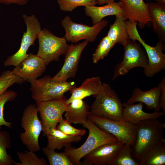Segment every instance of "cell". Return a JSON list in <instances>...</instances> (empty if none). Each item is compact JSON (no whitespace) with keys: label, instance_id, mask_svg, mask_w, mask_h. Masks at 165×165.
<instances>
[{"label":"cell","instance_id":"1","mask_svg":"<svg viewBox=\"0 0 165 165\" xmlns=\"http://www.w3.org/2000/svg\"><path fill=\"white\" fill-rule=\"evenodd\" d=\"M135 124L136 138L132 152L139 163L150 150L158 144L165 142L163 130L165 123L158 119H152Z\"/></svg>","mask_w":165,"mask_h":165},{"label":"cell","instance_id":"2","mask_svg":"<svg viewBox=\"0 0 165 165\" xmlns=\"http://www.w3.org/2000/svg\"><path fill=\"white\" fill-rule=\"evenodd\" d=\"M82 125L89 130L86 141L77 148L71 145L66 147L63 152L73 165H81V159L98 146L118 141L114 135L99 128L89 118Z\"/></svg>","mask_w":165,"mask_h":165},{"label":"cell","instance_id":"3","mask_svg":"<svg viewBox=\"0 0 165 165\" xmlns=\"http://www.w3.org/2000/svg\"><path fill=\"white\" fill-rule=\"evenodd\" d=\"M94 97L90 108V114L116 121L123 120V104L110 85L103 83L101 90Z\"/></svg>","mask_w":165,"mask_h":165},{"label":"cell","instance_id":"4","mask_svg":"<svg viewBox=\"0 0 165 165\" xmlns=\"http://www.w3.org/2000/svg\"><path fill=\"white\" fill-rule=\"evenodd\" d=\"M31 97L35 101H45L65 99L64 94L76 86L74 81L54 82L46 75L29 81Z\"/></svg>","mask_w":165,"mask_h":165},{"label":"cell","instance_id":"5","mask_svg":"<svg viewBox=\"0 0 165 165\" xmlns=\"http://www.w3.org/2000/svg\"><path fill=\"white\" fill-rule=\"evenodd\" d=\"M38 112L36 105L30 104L24 109L21 121V126L24 132L20 134V140L28 150L34 152L40 149L38 139L42 130L41 121L38 116Z\"/></svg>","mask_w":165,"mask_h":165},{"label":"cell","instance_id":"6","mask_svg":"<svg viewBox=\"0 0 165 165\" xmlns=\"http://www.w3.org/2000/svg\"><path fill=\"white\" fill-rule=\"evenodd\" d=\"M38 38L39 46L37 55L47 65L53 61H58L61 56L66 53L70 46L64 36L57 37L46 28L41 30Z\"/></svg>","mask_w":165,"mask_h":165},{"label":"cell","instance_id":"7","mask_svg":"<svg viewBox=\"0 0 165 165\" xmlns=\"http://www.w3.org/2000/svg\"><path fill=\"white\" fill-rule=\"evenodd\" d=\"M136 40H130L124 46L123 60L116 65L114 69L112 80L124 75L136 67L145 68L148 64L146 53Z\"/></svg>","mask_w":165,"mask_h":165},{"label":"cell","instance_id":"8","mask_svg":"<svg viewBox=\"0 0 165 165\" xmlns=\"http://www.w3.org/2000/svg\"><path fill=\"white\" fill-rule=\"evenodd\" d=\"M88 118L98 127L115 137L124 144L133 146L136 138L135 124L124 120L117 121L90 114Z\"/></svg>","mask_w":165,"mask_h":165},{"label":"cell","instance_id":"9","mask_svg":"<svg viewBox=\"0 0 165 165\" xmlns=\"http://www.w3.org/2000/svg\"><path fill=\"white\" fill-rule=\"evenodd\" d=\"M23 17L26 25V31L24 33L19 50L13 55L8 57L4 61L5 66H16L26 59L28 56L27 51L29 48L34 45L42 30L40 23L35 15L28 16L24 14Z\"/></svg>","mask_w":165,"mask_h":165},{"label":"cell","instance_id":"10","mask_svg":"<svg viewBox=\"0 0 165 165\" xmlns=\"http://www.w3.org/2000/svg\"><path fill=\"white\" fill-rule=\"evenodd\" d=\"M61 24L65 31L64 37L67 41L76 43L79 41L85 40L93 42L100 32L108 24V21L104 19L92 26L73 22L68 16L64 17Z\"/></svg>","mask_w":165,"mask_h":165},{"label":"cell","instance_id":"11","mask_svg":"<svg viewBox=\"0 0 165 165\" xmlns=\"http://www.w3.org/2000/svg\"><path fill=\"white\" fill-rule=\"evenodd\" d=\"M66 99L45 101H36V105L40 114L43 135L46 136L50 130L56 128L65 112Z\"/></svg>","mask_w":165,"mask_h":165},{"label":"cell","instance_id":"12","mask_svg":"<svg viewBox=\"0 0 165 165\" xmlns=\"http://www.w3.org/2000/svg\"><path fill=\"white\" fill-rule=\"evenodd\" d=\"M88 42L85 40L76 45L72 44L65 54L64 64L60 71L53 77L52 81L59 82L66 81L75 77L78 71L79 64L83 50Z\"/></svg>","mask_w":165,"mask_h":165},{"label":"cell","instance_id":"13","mask_svg":"<svg viewBox=\"0 0 165 165\" xmlns=\"http://www.w3.org/2000/svg\"><path fill=\"white\" fill-rule=\"evenodd\" d=\"M46 65L40 57L30 53L28 57L15 66L12 71L25 81L29 82L41 76L46 71Z\"/></svg>","mask_w":165,"mask_h":165},{"label":"cell","instance_id":"14","mask_svg":"<svg viewBox=\"0 0 165 165\" xmlns=\"http://www.w3.org/2000/svg\"><path fill=\"white\" fill-rule=\"evenodd\" d=\"M147 56L148 64L144 69L145 75L152 78L156 74L165 69V54L163 52L165 45L162 42L159 41L154 46L149 45L145 41L141 42Z\"/></svg>","mask_w":165,"mask_h":165},{"label":"cell","instance_id":"15","mask_svg":"<svg viewBox=\"0 0 165 165\" xmlns=\"http://www.w3.org/2000/svg\"><path fill=\"white\" fill-rule=\"evenodd\" d=\"M123 144L118 141L101 145L84 156V160L81 164L109 165L117 151Z\"/></svg>","mask_w":165,"mask_h":165},{"label":"cell","instance_id":"16","mask_svg":"<svg viewBox=\"0 0 165 165\" xmlns=\"http://www.w3.org/2000/svg\"><path fill=\"white\" fill-rule=\"evenodd\" d=\"M123 5L127 20L136 21L140 28L151 23L147 3L144 0H119Z\"/></svg>","mask_w":165,"mask_h":165},{"label":"cell","instance_id":"17","mask_svg":"<svg viewBox=\"0 0 165 165\" xmlns=\"http://www.w3.org/2000/svg\"><path fill=\"white\" fill-rule=\"evenodd\" d=\"M84 10L85 14L91 17L93 25L100 22L105 17L108 16H124L123 5L120 1H115L101 6H85Z\"/></svg>","mask_w":165,"mask_h":165},{"label":"cell","instance_id":"18","mask_svg":"<svg viewBox=\"0 0 165 165\" xmlns=\"http://www.w3.org/2000/svg\"><path fill=\"white\" fill-rule=\"evenodd\" d=\"M123 104V120L133 124L144 120L158 119L165 115L164 112H155L152 113L144 112L143 110L144 103L139 102L137 104H129L126 102Z\"/></svg>","mask_w":165,"mask_h":165},{"label":"cell","instance_id":"19","mask_svg":"<svg viewBox=\"0 0 165 165\" xmlns=\"http://www.w3.org/2000/svg\"><path fill=\"white\" fill-rule=\"evenodd\" d=\"M160 95V91L158 86L145 91L136 87L133 90L131 97L126 102L129 104L136 102H142L145 104L147 109L159 112L160 109L159 105Z\"/></svg>","mask_w":165,"mask_h":165},{"label":"cell","instance_id":"20","mask_svg":"<svg viewBox=\"0 0 165 165\" xmlns=\"http://www.w3.org/2000/svg\"><path fill=\"white\" fill-rule=\"evenodd\" d=\"M102 83L100 78L98 76L87 78L78 87H76L70 91L71 94L70 97L65 101L67 105L74 100L83 99L88 97H95L101 90Z\"/></svg>","mask_w":165,"mask_h":165},{"label":"cell","instance_id":"21","mask_svg":"<svg viewBox=\"0 0 165 165\" xmlns=\"http://www.w3.org/2000/svg\"><path fill=\"white\" fill-rule=\"evenodd\" d=\"M64 116L70 123L82 124L90 114V108L86 101L81 99L72 101L66 105Z\"/></svg>","mask_w":165,"mask_h":165},{"label":"cell","instance_id":"22","mask_svg":"<svg viewBox=\"0 0 165 165\" xmlns=\"http://www.w3.org/2000/svg\"><path fill=\"white\" fill-rule=\"evenodd\" d=\"M150 22L159 41L165 42V5L158 2L147 3Z\"/></svg>","mask_w":165,"mask_h":165},{"label":"cell","instance_id":"23","mask_svg":"<svg viewBox=\"0 0 165 165\" xmlns=\"http://www.w3.org/2000/svg\"><path fill=\"white\" fill-rule=\"evenodd\" d=\"M46 136L47 138L46 148L54 150L71 146L72 143L79 142L82 139L81 136L67 135L57 128L51 129Z\"/></svg>","mask_w":165,"mask_h":165},{"label":"cell","instance_id":"24","mask_svg":"<svg viewBox=\"0 0 165 165\" xmlns=\"http://www.w3.org/2000/svg\"><path fill=\"white\" fill-rule=\"evenodd\" d=\"M116 16L114 23L110 25L107 36L116 44L118 43L123 46L130 40L126 28L127 20L123 16Z\"/></svg>","mask_w":165,"mask_h":165},{"label":"cell","instance_id":"25","mask_svg":"<svg viewBox=\"0 0 165 165\" xmlns=\"http://www.w3.org/2000/svg\"><path fill=\"white\" fill-rule=\"evenodd\" d=\"M139 165H165V142L150 150L139 162Z\"/></svg>","mask_w":165,"mask_h":165},{"label":"cell","instance_id":"26","mask_svg":"<svg viewBox=\"0 0 165 165\" xmlns=\"http://www.w3.org/2000/svg\"><path fill=\"white\" fill-rule=\"evenodd\" d=\"M131 146L123 144L117 151L109 165H139L132 156Z\"/></svg>","mask_w":165,"mask_h":165},{"label":"cell","instance_id":"27","mask_svg":"<svg viewBox=\"0 0 165 165\" xmlns=\"http://www.w3.org/2000/svg\"><path fill=\"white\" fill-rule=\"evenodd\" d=\"M11 140L9 132L0 130V165H12L13 160L8 154L7 149L11 146Z\"/></svg>","mask_w":165,"mask_h":165},{"label":"cell","instance_id":"28","mask_svg":"<svg viewBox=\"0 0 165 165\" xmlns=\"http://www.w3.org/2000/svg\"><path fill=\"white\" fill-rule=\"evenodd\" d=\"M35 152L25 150L24 152H18L17 155L20 161L16 162L13 160V163L16 165H46V160L43 158H39Z\"/></svg>","mask_w":165,"mask_h":165},{"label":"cell","instance_id":"29","mask_svg":"<svg viewBox=\"0 0 165 165\" xmlns=\"http://www.w3.org/2000/svg\"><path fill=\"white\" fill-rule=\"evenodd\" d=\"M25 81L14 73L12 71L3 72L0 75V95L15 83L21 84Z\"/></svg>","mask_w":165,"mask_h":165},{"label":"cell","instance_id":"30","mask_svg":"<svg viewBox=\"0 0 165 165\" xmlns=\"http://www.w3.org/2000/svg\"><path fill=\"white\" fill-rule=\"evenodd\" d=\"M115 44L107 36L103 37L93 54V62L97 63L100 60L104 59L108 55L110 50Z\"/></svg>","mask_w":165,"mask_h":165},{"label":"cell","instance_id":"31","mask_svg":"<svg viewBox=\"0 0 165 165\" xmlns=\"http://www.w3.org/2000/svg\"><path fill=\"white\" fill-rule=\"evenodd\" d=\"M60 9L65 12H72L81 6H95L97 0H57Z\"/></svg>","mask_w":165,"mask_h":165},{"label":"cell","instance_id":"32","mask_svg":"<svg viewBox=\"0 0 165 165\" xmlns=\"http://www.w3.org/2000/svg\"><path fill=\"white\" fill-rule=\"evenodd\" d=\"M42 151L47 157L50 165H73L64 152H57L46 147L43 148Z\"/></svg>","mask_w":165,"mask_h":165},{"label":"cell","instance_id":"33","mask_svg":"<svg viewBox=\"0 0 165 165\" xmlns=\"http://www.w3.org/2000/svg\"><path fill=\"white\" fill-rule=\"evenodd\" d=\"M17 95V93L16 92L7 90L0 95V130L3 125L9 128L12 127V123L6 121L4 118L3 111L6 103L15 100Z\"/></svg>","mask_w":165,"mask_h":165},{"label":"cell","instance_id":"34","mask_svg":"<svg viewBox=\"0 0 165 165\" xmlns=\"http://www.w3.org/2000/svg\"><path fill=\"white\" fill-rule=\"evenodd\" d=\"M57 129L64 134L71 136H82L86 133L84 129H79L72 127L66 120L61 119L57 125Z\"/></svg>","mask_w":165,"mask_h":165},{"label":"cell","instance_id":"35","mask_svg":"<svg viewBox=\"0 0 165 165\" xmlns=\"http://www.w3.org/2000/svg\"><path fill=\"white\" fill-rule=\"evenodd\" d=\"M160 91L159 105L160 109L165 113V77L163 76L158 85Z\"/></svg>","mask_w":165,"mask_h":165},{"label":"cell","instance_id":"36","mask_svg":"<svg viewBox=\"0 0 165 165\" xmlns=\"http://www.w3.org/2000/svg\"><path fill=\"white\" fill-rule=\"evenodd\" d=\"M28 1V0H0V4L7 5L15 4L23 6L26 5Z\"/></svg>","mask_w":165,"mask_h":165},{"label":"cell","instance_id":"37","mask_svg":"<svg viewBox=\"0 0 165 165\" xmlns=\"http://www.w3.org/2000/svg\"><path fill=\"white\" fill-rule=\"evenodd\" d=\"M97 4L103 5L105 4H108L115 2V0H97Z\"/></svg>","mask_w":165,"mask_h":165},{"label":"cell","instance_id":"38","mask_svg":"<svg viewBox=\"0 0 165 165\" xmlns=\"http://www.w3.org/2000/svg\"><path fill=\"white\" fill-rule=\"evenodd\" d=\"M156 1L157 2L165 5V0H156Z\"/></svg>","mask_w":165,"mask_h":165},{"label":"cell","instance_id":"39","mask_svg":"<svg viewBox=\"0 0 165 165\" xmlns=\"http://www.w3.org/2000/svg\"><path fill=\"white\" fill-rule=\"evenodd\" d=\"M147 0V1H151V0H155V1H156V0Z\"/></svg>","mask_w":165,"mask_h":165}]
</instances>
